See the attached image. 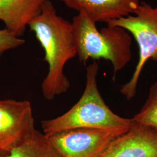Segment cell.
Returning <instances> with one entry per match:
<instances>
[{
	"label": "cell",
	"mask_w": 157,
	"mask_h": 157,
	"mask_svg": "<svg viewBox=\"0 0 157 157\" xmlns=\"http://www.w3.org/2000/svg\"><path fill=\"white\" fill-rule=\"evenodd\" d=\"M133 121L157 132V81L152 85L145 104Z\"/></svg>",
	"instance_id": "8fae6325"
},
{
	"label": "cell",
	"mask_w": 157,
	"mask_h": 157,
	"mask_svg": "<svg viewBox=\"0 0 157 157\" xmlns=\"http://www.w3.org/2000/svg\"><path fill=\"white\" fill-rule=\"evenodd\" d=\"M45 0H0V21L11 33L21 37L39 13Z\"/></svg>",
	"instance_id": "9c48e42d"
},
{
	"label": "cell",
	"mask_w": 157,
	"mask_h": 157,
	"mask_svg": "<svg viewBox=\"0 0 157 157\" xmlns=\"http://www.w3.org/2000/svg\"><path fill=\"white\" fill-rule=\"evenodd\" d=\"M67 7L83 12L94 22L108 23L127 17L140 4L139 0H60Z\"/></svg>",
	"instance_id": "ba28073f"
},
{
	"label": "cell",
	"mask_w": 157,
	"mask_h": 157,
	"mask_svg": "<svg viewBox=\"0 0 157 157\" xmlns=\"http://www.w3.org/2000/svg\"><path fill=\"white\" fill-rule=\"evenodd\" d=\"M119 135L100 129H71L47 136L61 157H99Z\"/></svg>",
	"instance_id": "8992f818"
},
{
	"label": "cell",
	"mask_w": 157,
	"mask_h": 157,
	"mask_svg": "<svg viewBox=\"0 0 157 157\" xmlns=\"http://www.w3.org/2000/svg\"><path fill=\"white\" fill-rule=\"evenodd\" d=\"M25 43V40L15 36L6 29L0 30V56L6 51L22 46Z\"/></svg>",
	"instance_id": "7c38bea8"
},
{
	"label": "cell",
	"mask_w": 157,
	"mask_h": 157,
	"mask_svg": "<svg viewBox=\"0 0 157 157\" xmlns=\"http://www.w3.org/2000/svg\"><path fill=\"white\" fill-rule=\"evenodd\" d=\"M72 29L77 56L81 62L89 59H104L111 62L113 80L132 58V38L126 30L108 26L99 31L94 22L78 12L72 20Z\"/></svg>",
	"instance_id": "3957f363"
},
{
	"label": "cell",
	"mask_w": 157,
	"mask_h": 157,
	"mask_svg": "<svg viewBox=\"0 0 157 157\" xmlns=\"http://www.w3.org/2000/svg\"><path fill=\"white\" fill-rule=\"evenodd\" d=\"M7 155L4 154H0V157H6Z\"/></svg>",
	"instance_id": "4fadbf2b"
},
{
	"label": "cell",
	"mask_w": 157,
	"mask_h": 157,
	"mask_svg": "<svg viewBox=\"0 0 157 157\" xmlns=\"http://www.w3.org/2000/svg\"><path fill=\"white\" fill-rule=\"evenodd\" d=\"M107 23L108 26H118L133 35L138 44L139 58L130 81L124 84L121 93L128 100L136 94L141 73L149 59L157 62V6L141 2L134 12Z\"/></svg>",
	"instance_id": "277c9868"
},
{
	"label": "cell",
	"mask_w": 157,
	"mask_h": 157,
	"mask_svg": "<svg viewBox=\"0 0 157 157\" xmlns=\"http://www.w3.org/2000/svg\"><path fill=\"white\" fill-rule=\"evenodd\" d=\"M99 157H157V132L133 121L130 128L112 140Z\"/></svg>",
	"instance_id": "52a82bcc"
},
{
	"label": "cell",
	"mask_w": 157,
	"mask_h": 157,
	"mask_svg": "<svg viewBox=\"0 0 157 157\" xmlns=\"http://www.w3.org/2000/svg\"><path fill=\"white\" fill-rule=\"evenodd\" d=\"M44 51L48 71L41 84L44 98L51 101L67 91L70 83L63 71L66 63L77 56L72 24L59 16L50 0L29 24Z\"/></svg>",
	"instance_id": "6da1fadb"
},
{
	"label": "cell",
	"mask_w": 157,
	"mask_h": 157,
	"mask_svg": "<svg viewBox=\"0 0 157 157\" xmlns=\"http://www.w3.org/2000/svg\"><path fill=\"white\" fill-rule=\"evenodd\" d=\"M6 157H61L47 136L36 130L28 139L14 148Z\"/></svg>",
	"instance_id": "30bf717a"
},
{
	"label": "cell",
	"mask_w": 157,
	"mask_h": 157,
	"mask_svg": "<svg viewBox=\"0 0 157 157\" xmlns=\"http://www.w3.org/2000/svg\"><path fill=\"white\" fill-rule=\"evenodd\" d=\"M98 69L95 61L87 67L84 92L71 109L58 117L41 122L43 133L46 136L80 128L108 130L120 136L130 128L132 119L117 115L102 99L97 86Z\"/></svg>",
	"instance_id": "7a4b0ae2"
},
{
	"label": "cell",
	"mask_w": 157,
	"mask_h": 157,
	"mask_svg": "<svg viewBox=\"0 0 157 157\" xmlns=\"http://www.w3.org/2000/svg\"><path fill=\"white\" fill-rule=\"evenodd\" d=\"M36 130L29 101L0 100V154H8Z\"/></svg>",
	"instance_id": "5b68a950"
}]
</instances>
